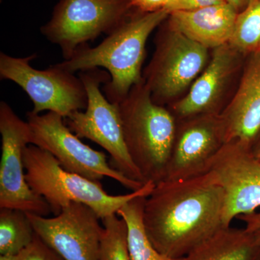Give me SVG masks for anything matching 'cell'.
I'll return each mask as SVG.
<instances>
[{"label":"cell","mask_w":260,"mask_h":260,"mask_svg":"<svg viewBox=\"0 0 260 260\" xmlns=\"http://www.w3.org/2000/svg\"><path fill=\"white\" fill-rule=\"evenodd\" d=\"M223 192L208 174L160 181L145 200L143 223L155 249L185 257L224 228Z\"/></svg>","instance_id":"6da1fadb"},{"label":"cell","mask_w":260,"mask_h":260,"mask_svg":"<svg viewBox=\"0 0 260 260\" xmlns=\"http://www.w3.org/2000/svg\"><path fill=\"white\" fill-rule=\"evenodd\" d=\"M169 15L166 10L153 13L135 10L96 47L81 46L70 59L56 64L73 73L95 68L108 70L110 80L104 84L103 91L109 102L119 104L133 86L143 81L142 66L147 41Z\"/></svg>","instance_id":"7a4b0ae2"},{"label":"cell","mask_w":260,"mask_h":260,"mask_svg":"<svg viewBox=\"0 0 260 260\" xmlns=\"http://www.w3.org/2000/svg\"><path fill=\"white\" fill-rule=\"evenodd\" d=\"M128 153L145 183L165 179L177 119L169 109L153 102L144 80L119 104Z\"/></svg>","instance_id":"3957f363"},{"label":"cell","mask_w":260,"mask_h":260,"mask_svg":"<svg viewBox=\"0 0 260 260\" xmlns=\"http://www.w3.org/2000/svg\"><path fill=\"white\" fill-rule=\"evenodd\" d=\"M24 165L30 189L47 202L55 215L70 203H78L91 208L102 220L117 213L121 207L137 197H148L155 185L149 181L129 194H109L100 181L68 172L51 153L34 145L25 149Z\"/></svg>","instance_id":"277c9868"},{"label":"cell","mask_w":260,"mask_h":260,"mask_svg":"<svg viewBox=\"0 0 260 260\" xmlns=\"http://www.w3.org/2000/svg\"><path fill=\"white\" fill-rule=\"evenodd\" d=\"M78 76L86 89L88 105L85 112L78 111L65 118V124L78 138L91 140L107 150L111 165L118 172L146 184L128 153L119 104L109 102L101 90L102 84L110 80V75L95 68L80 72Z\"/></svg>","instance_id":"5b68a950"},{"label":"cell","mask_w":260,"mask_h":260,"mask_svg":"<svg viewBox=\"0 0 260 260\" xmlns=\"http://www.w3.org/2000/svg\"><path fill=\"white\" fill-rule=\"evenodd\" d=\"M135 10L131 0H59L41 32L67 60L81 46L109 35Z\"/></svg>","instance_id":"8992f818"},{"label":"cell","mask_w":260,"mask_h":260,"mask_svg":"<svg viewBox=\"0 0 260 260\" xmlns=\"http://www.w3.org/2000/svg\"><path fill=\"white\" fill-rule=\"evenodd\" d=\"M36 54L14 57L0 53V79L10 80L26 93L34 104V114L44 111L56 113L64 119L86 109L88 95L79 76L51 65L39 70L30 66Z\"/></svg>","instance_id":"52a82bcc"},{"label":"cell","mask_w":260,"mask_h":260,"mask_svg":"<svg viewBox=\"0 0 260 260\" xmlns=\"http://www.w3.org/2000/svg\"><path fill=\"white\" fill-rule=\"evenodd\" d=\"M27 121L30 129V145L49 152L68 172L95 181L105 177L112 178L132 191L144 186L143 183L133 180L114 169L107 162L105 153L83 143L59 114L49 112L39 115L29 112Z\"/></svg>","instance_id":"ba28073f"},{"label":"cell","mask_w":260,"mask_h":260,"mask_svg":"<svg viewBox=\"0 0 260 260\" xmlns=\"http://www.w3.org/2000/svg\"><path fill=\"white\" fill-rule=\"evenodd\" d=\"M166 20L143 78L153 102L164 107L192 85L209 59L208 48L171 28Z\"/></svg>","instance_id":"9c48e42d"},{"label":"cell","mask_w":260,"mask_h":260,"mask_svg":"<svg viewBox=\"0 0 260 260\" xmlns=\"http://www.w3.org/2000/svg\"><path fill=\"white\" fill-rule=\"evenodd\" d=\"M0 208L47 216L50 207L30 189L25 179L24 151L30 145V129L5 102L0 103Z\"/></svg>","instance_id":"30bf717a"},{"label":"cell","mask_w":260,"mask_h":260,"mask_svg":"<svg viewBox=\"0 0 260 260\" xmlns=\"http://www.w3.org/2000/svg\"><path fill=\"white\" fill-rule=\"evenodd\" d=\"M206 174L221 188L224 228L239 215L254 213L260 207V159L249 145L226 142L210 161Z\"/></svg>","instance_id":"8fae6325"},{"label":"cell","mask_w":260,"mask_h":260,"mask_svg":"<svg viewBox=\"0 0 260 260\" xmlns=\"http://www.w3.org/2000/svg\"><path fill=\"white\" fill-rule=\"evenodd\" d=\"M26 214L36 234L63 260H99L104 226L87 205L70 203L53 218Z\"/></svg>","instance_id":"7c38bea8"},{"label":"cell","mask_w":260,"mask_h":260,"mask_svg":"<svg viewBox=\"0 0 260 260\" xmlns=\"http://www.w3.org/2000/svg\"><path fill=\"white\" fill-rule=\"evenodd\" d=\"M177 121L164 180H186L203 175L226 143L220 114H205Z\"/></svg>","instance_id":"4fadbf2b"},{"label":"cell","mask_w":260,"mask_h":260,"mask_svg":"<svg viewBox=\"0 0 260 260\" xmlns=\"http://www.w3.org/2000/svg\"><path fill=\"white\" fill-rule=\"evenodd\" d=\"M242 54L230 43L214 49L211 59L187 94L171 106L169 110L176 119L220 114L222 98L237 73Z\"/></svg>","instance_id":"5bb4252c"},{"label":"cell","mask_w":260,"mask_h":260,"mask_svg":"<svg viewBox=\"0 0 260 260\" xmlns=\"http://www.w3.org/2000/svg\"><path fill=\"white\" fill-rule=\"evenodd\" d=\"M225 140L252 146L260 133V54H251L234 98L220 114Z\"/></svg>","instance_id":"9a60e30c"},{"label":"cell","mask_w":260,"mask_h":260,"mask_svg":"<svg viewBox=\"0 0 260 260\" xmlns=\"http://www.w3.org/2000/svg\"><path fill=\"white\" fill-rule=\"evenodd\" d=\"M239 13L228 3L169 13L168 25L191 40L215 49L232 40Z\"/></svg>","instance_id":"2e32d148"},{"label":"cell","mask_w":260,"mask_h":260,"mask_svg":"<svg viewBox=\"0 0 260 260\" xmlns=\"http://www.w3.org/2000/svg\"><path fill=\"white\" fill-rule=\"evenodd\" d=\"M184 260H260V246L245 229H223L191 251Z\"/></svg>","instance_id":"e0dca14e"},{"label":"cell","mask_w":260,"mask_h":260,"mask_svg":"<svg viewBox=\"0 0 260 260\" xmlns=\"http://www.w3.org/2000/svg\"><path fill=\"white\" fill-rule=\"evenodd\" d=\"M146 196H139L128 202L118 210L117 215L127 225L128 246L133 260H184L174 259L159 252L145 232L143 209Z\"/></svg>","instance_id":"ac0fdd59"},{"label":"cell","mask_w":260,"mask_h":260,"mask_svg":"<svg viewBox=\"0 0 260 260\" xmlns=\"http://www.w3.org/2000/svg\"><path fill=\"white\" fill-rule=\"evenodd\" d=\"M36 232L26 213L0 208V254H15L28 246Z\"/></svg>","instance_id":"d6986e66"},{"label":"cell","mask_w":260,"mask_h":260,"mask_svg":"<svg viewBox=\"0 0 260 260\" xmlns=\"http://www.w3.org/2000/svg\"><path fill=\"white\" fill-rule=\"evenodd\" d=\"M230 44L242 54H260V0H251L238 14Z\"/></svg>","instance_id":"ffe728a7"},{"label":"cell","mask_w":260,"mask_h":260,"mask_svg":"<svg viewBox=\"0 0 260 260\" xmlns=\"http://www.w3.org/2000/svg\"><path fill=\"white\" fill-rule=\"evenodd\" d=\"M104 231L99 260H133L128 246L127 225L117 214L102 219Z\"/></svg>","instance_id":"44dd1931"},{"label":"cell","mask_w":260,"mask_h":260,"mask_svg":"<svg viewBox=\"0 0 260 260\" xmlns=\"http://www.w3.org/2000/svg\"><path fill=\"white\" fill-rule=\"evenodd\" d=\"M18 260H63L37 234L34 240L18 254Z\"/></svg>","instance_id":"7402d4cb"},{"label":"cell","mask_w":260,"mask_h":260,"mask_svg":"<svg viewBox=\"0 0 260 260\" xmlns=\"http://www.w3.org/2000/svg\"><path fill=\"white\" fill-rule=\"evenodd\" d=\"M226 3L225 0H179L169 8V13L176 10H190L199 9L205 7Z\"/></svg>","instance_id":"603a6c76"},{"label":"cell","mask_w":260,"mask_h":260,"mask_svg":"<svg viewBox=\"0 0 260 260\" xmlns=\"http://www.w3.org/2000/svg\"><path fill=\"white\" fill-rule=\"evenodd\" d=\"M132 5L137 11L153 13L165 9L167 0H131Z\"/></svg>","instance_id":"cb8c5ba5"},{"label":"cell","mask_w":260,"mask_h":260,"mask_svg":"<svg viewBox=\"0 0 260 260\" xmlns=\"http://www.w3.org/2000/svg\"><path fill=\"white\" fill-rule=\"evenodd\" d=\"M237 218L245 223L244 229L247 232L253 233L260 229V212L239 215Z\"/></svg>","instance_id":"d4e9b609"},{"label":"cell","mask_w":260,"mask_h":260,"mask_svg":"<svg viewBox=\"0 0 260 260\" xmlns=\"http://www.w3.org/2000/svg\"><path fill=\"white\" fill-rule=\"evenodd\" d=\"M225 2L239 13L245 9L251 0H225Z\"/></svg>","instance_id":"484cf974"},{"label":"cell","mask_w":260,"mask_h":260,"mask_svg":"<svg viewBox=\"0 0 260 260\" xmlns=\"http://www.w3.org/2000/svg\"><path fill=\"white\" fill-rule=\"evenodd\" d=\"M251 149V152L255 155L256 158L260 159V133L258 135L255 141H254V143H253Z\"/></svg>","instance_id":"4316f807"},{"label":"cell","mask_w":260,"mask_h":260,"mask_svg":"<svg viewBox=\"0 0 260 260\" xmlns=\"http://www.w3.org/2000/svg\"><path fill=\"white\" fill-rule=\"evenodd\" d=\"M18 255L15 254H0V260H18Z\"/></svg>","instance_id":"83f0119b"},{"label":"cell","mask_w":260,"mask_h":260,"mask_svg":"<svg viewBox=\"0 0 260 260\" xmlns=\"http://www.w3.org/2000/svg\"><path fill=\"white\" fill-rule=\"evenodd\" d=\"M178 1H179V0H167V6H166L165 9L164 10H167L168 11L169 8L175 4V3H177Z\"/></svg>","instance_id":"f1b7e54d"},{"label":"cell","mask_w":260,"mask_h":260,"mask_svg":"<svg viewBox=\"0 0 260 260\" xmlns=\"http://www.w3.org/2000/svg\"><path fill=\"white\" fill-rule=\"evenodd\" d=\"M254 234V237H255V239L256 242H257L258 245L260 246V229L259 230L256 231V232H253Z\"/></svg>","instance_id":"f546056e"}]
</instances>
